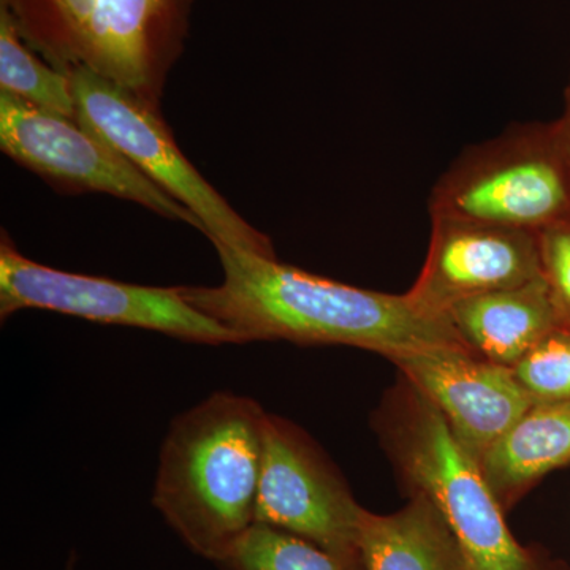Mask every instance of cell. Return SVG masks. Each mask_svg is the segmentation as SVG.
<instances>
[{"instance_id": "19", "label": "cell", "mask_w": 570, "mask_h": 570, "mask_svg": "<svg viewBox=\"0 0 570 570\" xmlns=\"http://www.w3.org/2000/svg\"><path fill=\"white\" fill-rule=\"evenodd\" d=\"M558 130L562 142V151H564L566 164H568L570 178V88L566 89V102L562 115L557 119Z\"/></svg>"}, {"instance_id": "3", "label": "cell", "mask_w": 570, "mask_h": 570, "mask_svg": "<svg viewBox=\"0 0 570 570\" xmlns=\"http://www.w3.org/2000/svg\"><path fill=\"white\" fill-rule=\"evenodd\" d=\"M374 425L411 493L425 494L448 520L469 570H558L513 538L478 461L406 379L390 390Z\"/></svg>"}, {"instance_id": "7", "label": "cell", "mask_w": 570, "mask_h": 570, "mask_svg": "<svg viewBox=\"0 0 570 570\" xmlns=\"http://www.w3.org/2000/svg\"><path fill=\"white\" fill-rule=\"evenodd\" d=\"M55 22L51 66L88 67L159 107L179 0H43Z\"/></svg>"}, {"instance_id": "10", "label": "cell", "mask_w": 570, "mask_h": 570, "mask_svg": "<svg viewBox=\"0 0 570 570\" xmlns=\"http://www.w3.org/2000/svg\"><path fill=\"white\" fill-rule=\"evenodd\" d=\"M438 409L453 436L478 463L535 404L513 374L466 347H434L390 360Z\"/></svg>"}, {"instance_id": "1", "label": "cell", "mask_w": 570, "mask_h": 570, "mask_svg": "<svg viewBox=\"0 0 570 570\" xmlns=\"http://www.w3.org/2000/svg\"><path fill=\"white\" fill-rule=\"evenodd\" d=\"M213 245L223 265V284L179 291L195 309L246 343L333 344L366 348L389 360L434 347H464L448 316L422 309L407 292L366 291L277 258Z\"/></svg>"}, {"instance_id": "2", "label": "cell", "mask_w": 570, "mask_h": 570, "mask_svg": "<svg viewBox=\"0 0 570 570\" xmlns=\"http://www.w3.org/2000/svg\"><path fill=\"white\" fill-rule=\"evenodd\" d=\"M266 412L216 392L171 422L153 504L198 557L219 564L255 523Z\"/></svg>"}, {"instance_id": "6", "label": "cell", "mask_w": 570, "mask_h": 570, "mask_svg": "<svg viewBox=\"0 0 570 570\" xmlns=\"http://www.w3.org/2000/svg\"><path fill=\"white\" fill-rule=\"evenodd\" d=\"M47 309L100 324L135 326L202 344H245L227 326L195 309L179 287H149L77 275L24 257L2 234L0 317Z\"/></svg>"}, {"instance_id": "16", "label": "cell", "mask_w": 570, "mask_h": 570, "mask_svg": "<svg viewBox=\"0 0 570 570\" xmlns=\"http://www.w3.org/2000/svg\"><path fill=\"white\" fill-rule=\"evenodd\" d=\"M217 566L220 570H365L362 557L333 553L264 523H254Z\"/></svg>"}, {"instance_id": "13", "label": "cell", "mask_w": 570, "mask_h": 570, "mask_svg": "<svg viewBox=\"0 0 570 570\" xmlns=\"http://www.w3.org/2000/svg\"><path fill=\"white\" fill-rule=\"evenodd\" d=\"M504 512L557 469L570 466V403H535L479 463Z\"/></svg>"}, {"instance_id": "20", "label": "cell", "mask_w": 570, "mask_h": 570, "mask_svg": "<svg viewBox=\"0 0 570 570\" xmlns=\"http://www.w3.org/2000/svg\"><path fill=\"white\" fill-rule=\"evenodd\" d=\"M67 570H73V561L69 562V568Z\"/></svg>"}, {"instance_id": "17", "label": "cell", "mask_w": 570, "mask_h": 570, "mask_svg": "<svg viewBox=\"0 0 570 570\" xmlns=\"http://www.w3.org/2000/svg\"><path fill=\"white\" fill-rule=\"evenodd\" d=\"M512 371L534 403H570V330L554 328Z\"/></svg>"}, {"instance_id": "18", "label": "cell", "mask_w": 570, "mask_h": 570, "mask_svg": "<svg viewBox=\"0 0 570 570\" xmlns=\"http://www.w3.org/2000/svg\"><path fill=\"white\" fill-rule=\"evenodd\" d=\"M540 273L561 328L570 330V216L538 232Z\"/></svg>"}, {"instance_id": "5", "label": "cell", "mask_w": 570, "mask_h": 570, "mask_svg": "<svg viewBox=\"0 0 570 570\" xmlns=\"http://www.w3.org/2000/svg\"><path fill=\"white\" fill-rule=\"evenodd\" d=\"M67 73L78 122L190 209L209 242L276 258L272 239L247 224L184 157L156 107L88 67H73Z\"/></svg>"}, {"instance_id": "14", "label": "cell", "mask_w": 570, "mask_h": 570, "mask_svg": "<svg viewBox=\"0 0 570 570\" xmlns=\"http://www.w3.org/2000/svg\"><path fill=\"white\" fill-rule=\"evenodd\" d=\"M360 554L365 570H469L455 532L422 493L389 515L366 510Z\"/></svg>"}, {"instance_id": "15", "label": "cell", "mask_w": 570, "mask_h": 570, "mask_svg": "<svg viewBox=\"0 0 570 570\" xmlns=\"http://www.w3.org/2000/svg\"><path fill=\"white\" fill-rule=\"evenodd\" d=\"M0 91L78 121L69 73L48 66L26 48L13 14H0Z\"/></svg>"}, {"instance_id": "8", "label": "cell", "mask_w": 570, "mask_h": 570, "mask_svg": "<svg viewBox=\"0 0 570 570\" xmlns=\"http://www.w3.org/2000/svg\"><path fill=\"white\" fill-rule=\"evenodd\" d=\"M0 148L18 164L59 186L115 195L205 234L204 225L190 209L160 189L99 135L75 119L41 110L3 91Z\"/></svg>"}, {"instance_id": "9", "label": "cell", "mask_w": 570, "mask_h": 570, "mask_svg": "<svg viewBox=\"0 0 570 570\" xmlns=\"http://www.w3.org/2000/svg\"><path fill=\"white\" fill-rule=\"evenodd\" d=\"M366 509L309 434L268 414L255 523L269 524L333 553L362 557Z\"/></svg>"}, {"instance_id": "12", "label": "cell", "mask_w": 570, "mask_h": 570, "mask_svg": "<svg viewBox=\"0 0 570 570\" xmlns=\"http://www.w3.org/2000/svg\"><path fill=\"white\" fill-rule=\"evenodd\" d=\"M463 346L497 365L513 367L560 326L542 276L530 283L464 299L448 311Z\"/></svg>"}, {"instance_id": "4", "label": "cell", "mask_w": 570, "mask_h": 570, "mask_svg": "<svg viewBox=\"0 0 570 570\" xmlns=\"http://www.w3.org/2000/svg\"><path fill=\"white\" fill-rule=\"evenodd\" d=\"M428 212L534 234L570 216V178L557 121L515 124L464 149L439 176Z\"/></svg>"}, {"instance_id": "21", "label": "cell", "mask_w": 570, "mask_h": 570, "mask_svg": "<svg viewBox=\"0 0 570 570\" xmlns=\"http://www.w3.org/2000/svg\"><path fill=\"white\" fill-rule=\"evenodd\" d=\"M568 88H570V82H569V86H568Z\"/></svg>"}, {"instance_id": "11", "label": "cell", "mask_w": 570, "mask_h": 570, "mask_svg": "<svg viewBox=\"0 0 570 570\" xmlns=\"http://www.w3.org/2000/svg\"><path fill=\"white\" fill-rule=\"evenodd\" d=\"M542 276L534 232L431 217L425 264L407 295L428 313Z\"/></svg>"}]
</instances>
